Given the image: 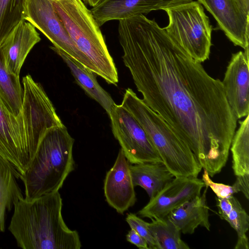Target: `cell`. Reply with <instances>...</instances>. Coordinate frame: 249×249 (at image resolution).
<instances>
[{
	"mask_svg": "<svg viewBox=\"0 0 249 249\" xmlns=\"http://www.w3.org/2000/svg\"><path fill=\"white\" fill-rule=\"evenodd\" d=\"M19 77L10 73L0 51V97L9 110L18 116L22 107L23 92Z\"/></svg>",
	"mask_w": 249,
	"mask_h": 249,
	"instance_id": "obj_22",
	"label": "cell"
},
{
	"mask_svg": "<svg viewBox=\"0 0 249 249\" xmlns=\"http://www.w3.org/2000/svg\"><path fill=\"white\" fill-rule=\"evenodd\" d=\"M148 228L156 245L157 249H189L190 247L181 238V231L167 217L151 219Z\"/></svg>",
	"mask_w": 249,
	"mask_h": 249,
	"instance_id": "obj_21",
	"label": "cell"
},
{
	"mask_svg": "<svg viewBox=\"0 0 249 249\" xmlns=\"http://www.w3.org/2000/svg\"><path fill=\"white\" fill-rule=\"evenodd\" d=\"M205 187L202 195L185 202L167 216L184 234H193L199 226L210 230L209 208L206 198L208 187Z\"/></svg>",
	"mask_w": 249,
	"mask_h": 249,
	"instance_id": "obj_16",
	"label": "cell"
},
{
	"mask_svg": "<svg viewBox=\"0 0 249 249\" xmlns=\"http://www.w3.org/2000/svg\"><path fill=\"white\" fill-rule=\"evenodd\" d=\"M126 238L128 242L140 249H149L145 239L133 229H131L129 231L126 236Z\"/></svg>",
	"mask_w": 249,
	"mask_h": 249,
	"instance_id": "obj_28",
	"label": "cell"
},
{
	"mask_svg": "<svg viewBox=\"0 0 249 249\" xmlns=\"http://www.w3.org/2000/svg\"><path fill=\"white\" fill-rule=\"evenodd\" d=\"M218 215L236 231L238 236L246 234L249 216L233 195L227 198L216 197Z\"/></svg>",
	"mask_w": 249,
	"mask_h": 249,
	"instance_id": "obj_23",
	"label": "cell"
},
{
	"mask_svg": "<svg viewBox=\"0 0 249 249\" xmlns=\"http://www.w3.org/2000/svg\"><path fill=\"white\" fill-rule=\"evenodd\" d=\"M20 174L7 161L0 157V232L5 231L6 211L23 198L17 180Z\"/></svg>",
	"mask_w": 249,
	"mask_h": 249,
	"instance_id": "obj_19",
	"label": "cell"
},
{
	"mask_svg": "<svg viewBox=\"0 0 249 249\" xmlns=\"http://www.w3.org/2000/svg\"><path fill=\"white\" fill-rule=\"evenodd\" d=\"M62 208L59 191L19 200L8 227L18 246L24 249H80L79 234L65 223Z\"/></svg>",
	"mask_w": 249,
	"mask_h": 249,
	"instance_id": "obj_2",
	"label": "cell"
},
{
	"mask_svg": "<svg viewBox=\"0 0 249 249\" xmlns=\"http://www.w3.org/2000/svg\"><path fill=\"white\" fill-rule=\"evenodd\" d=\"M51 48L65 62L78 85L89 96L97 101L108 115L115 103L110 95L98 83L94 73L61 49L54 46Z\"/></svg>",
	"mask_w": 249,
	"mask_h": 249,
	"instance_id": "obj_17",
	"label": "cell"
},
{
	"mask_svg": "<svg viewBox=\"0 0 249 249\" xmlns=\"http://www.w3.org/2000/svg\"><path fill=\"white\" fill-rule=\"evenodd\" d=\"M249 56L244 52L232 54L222 81L227 101L237 119L249 113Z\"/></svg>",
	"mask_w": 249,
	"mask_h": 249,
	"instance_id": "obj_12",
	"label": "cell"
},
{
	"mask_svg": "<svg viewBox=\"0 0 249 249\" xmlns=\"http://www.w3.org/2000/svg\"><path fill=\"white\" fill-rule=\"evenodd\" d=\"M24 20L42 32L53 46L61 49L90 70L89 60L71 39L52 0H26Z\"/></svg>",
	"mask_w": 249,
	"mask_h": 249,
	"instance_id": "obj_9",
	"label": "cell"
},
{
	"mask_svg": "<svg viewBox=\"0 0 249 249\" xmlns=\"http://www.w3.org/2000/svg\"><path fill=\"white\" fill-rule=\"evenodd\" d=\"M164 10L169 19L164 28L167 35L196 61L207 60L213 28L202 5L192 0Z\"/></svg>",
	"mask_w": 249,
	"mask_h": 249,
	"instance_id": "obj_6",
	"label": "cell"
},
{
	"mask_svg": "<svg viewBox=\"0 0 249 249\" xmlns=\"http://www.w3.org/2000/svg\"><path fill=\"white\" fill-rule=\"evenodd\" d=\"M85 4H87L91 7H93L97 5L101 0H82Z\"/></svg>",
	"mask_w": 249,
	"mask_h": 249,
	"instance_id": "obj_30",
	"label": "cell"
},
{
	"mask_svg": "<svg viewBox=\"0 0 249 249\" xmlns=\"http://www.w3.org/2000/svg\"><path fill=\"white\" fill-rule=\"evenodd\" d=\"M26 0H0V45L10 32L24 20Z\"/></svg>",
	"mask_w": 249,
	"mask_h": 249,
	"instance_id": "obj_24",
	"label": "cell"
},
{
	"mask_svg": "<svg viewBox=\"0 0 249 249\" xmlns=\"http://www.w3.org/2000/svg\"><path fill=\"white\" fill-rule=\"evenodd\" d=\"M193 0H101L90 11L100 27L110 20H120L152 11L165 10Z\"/></svg>",
	"mask_w": 249,
	"mask_h": 249,
	"instance_id": "obj_14",
	"label": "cell"
},
{
	"mask_svg": "<svg viewBox=\"0 0 249 249\" xmlns=\"http://www.w3.org/2000/svg\"><path fill=\"white\" fill-rule=\"evenodd\" d=\"M213 16L219 28L234 45L249 55V15L235 0H197Z\"/></svg>",
	"mask_w": 249,
	"mask_h": 249,
	"instance_id": "obj_11",
	"label": "cell"
},
{
	"mask_svg": "<svg viewBox=\"0 0 249 249\" xmlns=\"http://www.w3.org/2000/svg\"><path fill=\"white\" fill-rule=\"evenodd\" d=\"M74 142L64 124L47 130L27 169L20 176L24 198L32 199L59 191L75 168Z\"/></svg>",
	"mask_w": 249,
	"mask_h": 249,
	"instance_id": "obj_3",
	"label": "cell"
},
{
	"mask_svg": "<svg viewBox=\"0 0 249 249\" xmlns=\"http://www.w3.org/2000/svg\"><path fill=\"white\" fill-rule=\"evenodd\" d=\"M125 220L130 229L134 230L145 239L149 249H157L156 243L148 228V222L133 213H128Z\"/></svg>",
	"mask_w": 249,
	"mask_h": 249,
	"instance_id": "obj_25",
	"label": "cell"
},
{
	"mask_svg": "<svg viewBox=\"0 0 249 249\" xmlns=\"http://www.w3.org/2000/svg\"><path fill=\"white\" fill-rule=\"evenodd\" d=\"M121 105L142 126L174 177H197L202 168L191 149L132 89L125 90Z\"/></svg>",
	"mask_w": 249,
	"mask_h": 249,
	"instance_id": "obj_4",
	"label": "cell"
},
{
	"mask_svg": "<svg viewBox=\"0 0 249 249\" xmlns=\"http://www.w3.org/2000/svg\"><path fill=\"white\" fill-rule=\"evenodd\" d=\"M108 115L113 135L129 163L162 162L142 126L126 108L115 104Z\"/></svg>",
	"mask_w": 249,
	"mask_h": 249,
	"instance_id": "obj_7",
	"label": "cell"
},
{
	"mask_svg": "<svg viewBox=\"0 0 249 249\" xmlns=\"http://www.w3.org/2000/svg\"><path fill=\"white\" fill-rule=\"evenodd\" d=\"M231 144L232 168L236 177L249 175V116L239 121Z\"/></svg>",
	"mask_w": 249,
	"mask_h": 249,
	"instance_id": "obj_20",
	"label": "cell"
},
{
	"mask_svg": "<svg viewBox=\"0 0 249 249\" xmlns=\"http://www.w3.org/2000/svg\"><path fill=\"white\" fill-rule=\"evenodd\" d=\"M41 40L36 28L29 22L21 21L0 45V51L8 71L19 77L21 68L34 46Z\"/></svg>",
	"mask_w": 249,
	"mask_h": 249,
	"instance_id": "obj_15",
	"label": "cell"
},
{
	"mask_svg": "<svg viewBox=\"0 0 249 249\" xmlns=\"http://www.w3.org/2000/svg\"><path fill=\"white\" fill-rule=\"evenodd\" d=\"M249 175L236 177V179L232 185L236 193L241 192L245 197L249 198Z\"/></svg>",
	"mask_w": 249,
	"mask_h": 249,
	"instance_id": "obj_27",
	"label": "cell"
},
{
	"mask_svg": "<svg viewBox=\"0 0 249 249\" xmlns=\"http://www.w3.org/2000/svg\"><path fill=\"white\" fill-rule=\"evenodd\" d=\"M235 249H249V243L248 238L246 234L238 236L237 243L235 245Z\"/></svg>",
	"mask_w": 249,
	"mask_h": 249,
	"instance_id": "obj_29",
	"label": "cell"
},
{
	"mask_svg": "<svg viewBox=\"0 0 249 249\" xmlns=\"http://www.w3.org/2000/svg\"><path fill=\"white\" fill-rule=\"evenodd\" d=\"M129 168L134 186L142 188L150 199L174 178L162 162L130 164Z\"/></svg>",
	"mask_w": 249,
	"mask_h": 249,
	"instance_id": "obj_18",
	"label": "cell"
},
{
	"mask_svg": "<svg viewBox=\"0 0 249 249\" xmlns=\"http://www.w3.org/2000/svg\"><path fill=\"white\" fill-rule=\"evenodd\" d=\"M129 162L121 149L114 165L107 173L104 190L108 205L120 214H123L136 201Z\"/></svg>",
	"mask_w": 249,
	"mask_h": 249,
	"instance_id": "obj_13",
	"label": "cell"
},
{
	"mask_svg": "<svg viewBox=\"0 0 249 249\" xmlns=\"http://www.w3.org/2000/svg\"><path fill=\"white\" fill-rule=\"evenodd\" d=\"M56 12L90 70L108 83L117 85L118 74L100 26L82 0H52Z\"/></svg>",
	"mask_w": 249,
	"mask_h": 249,
	"instance_id": "obj_5",
	"label": "cell"
},
{
	"mask_svg": "<svg viewBox=\"0 0 249 249\" xmlns=\"http://www.w3.org/2000/svg\"><path fill=\"white\" fill-rule=\"evenodd\" d=\"M37 149L26 129L23 114L10 112L0 97V157L22 175Z\"/></svg>",
	"mask_w": 249,
	"mask_h": 249,
	"instance_id": "obj_8",
	"label": "cell"
},
{
	"mask_svg": "<svg viewBox=\"0 0 249 249\" xmlns=\"http://www.w3.org/2000/svg\"><path fill=\"white\" fill-rule=\"evenodd\" d=\"M201 179L205 186L210 187L217 197L227 198L236 193L232 185L213 181L210 178L208 172L205 169H204Z\"/></svg>",
	"mask_w": 249,
	"mask_h": 249,
	"instance_id": "obj_26",
	"label": "cell"
},
{
	"mask_svg": "<svg viewBox=\"0 0 249 249\" xmlns=\"http://www.w3.org/2000/svg\"><path fill=\"white\" fill-rule=\"evenodd\" d=\"M118 35L123 61L143 101L188 145L211 177L220 172L237 120L222 81L144 15L120 20Z\"/></svg>",
	"mask_w": 249,
	"mask_h": 249,
	"instance_id": "obj_1",
	"label": "cell"
},
{
	"mask_svg": "<svg viewBox=\"0 0 249 249\" xmlns=\"http://www.w3.org/2000/svg\"><path fill=\"white\" fill-rule=\"evenodd\" d=\"M205 185L197 178L174 177L138 212L151 219L167 217L174 210L199 196Z\"/></svg>",
	"mask_w": 249,
	"mask_h": 249,
	"instance_id": "obj_10",
	"label": "cell"
}]
</instances>
